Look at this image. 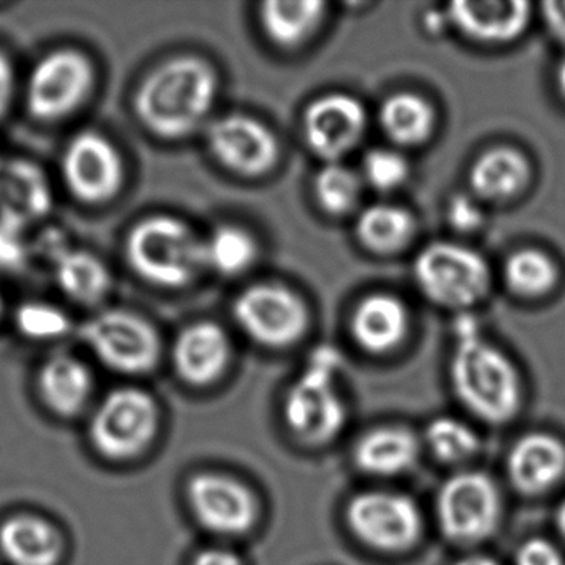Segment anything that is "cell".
Wrapping results in <instances>:
<instances>
[{
    "label": "cell",
    "instance_id": "1",
    "mask_svg": "<svg viewBox=\"0 0 565 565\" xmlns=\"http://www.w3.org/2000/svg\"><path fill=\"white\" fill-rule=\"evenodd\" d=\"M220 95V75L203 55L180 52L148 68L131 98L140 127L161 141L206 130Z\"/></svg>",
    "mask_w": 565,
    "mask_h": 565
},
{
    "label": "cell",
    "instance_id": "2",
    "mask_svg": "<svg viewBox=\"0 0 565 565\" xmlns=\"http://www.w3.org/2000/svg\"><path fill=\"white\" fill-rule=\"evenodd\" d=\"M124 256L131 273L157 289H188L207 270L204 237L177 214H148L131 224Z\"/></svg>",
    "mask_w": 565,
    "mask_h": 565
},
{
    "label": "cell",
    "instance_id": "3",
    "mask_svg": "<svg viewBox=\"0 0 565 565\" xmlns=\"http://www.w3.org/2000/svg\"><path fill=\"white\" fill-rule=\"evenodd\" d=\"M451 382L466 408L488 423H505L521 405V382L511 360L489 343L465 337L451 360Z\"/></svg>",
    "mask_w": 565,
    "mask_h": 565
},
{
    "label": "cell",
    "instance_id": "4",
    "mask_svg": "<svg viewBox=\"0 0 565 565\" xmlns=\"http://www.w3.org/2000/svg\"><path fill=\"white\" fill-rule=\"evenodd\" d=\"M97 65L77 47L45 52L29 71L24 84V107L32 120L61 124L77 115L94 97Z\"/></svg>",
    "mask_w": 565,
    "mask_h": 565
},
{
    "label": "cell",
    "instance_id": "5",
    "mask_svg": "<svg viewBox=\"0 0 565 565\" xmlns=\"http://www.w3.org/2000/svg\"><path fill=\"white\" fill-rule=\"evenodd\" d=\"M81 337L107 369L124 375L151 372L160 362V332L135 310L102 309L82 326Z\"/></svg>",
    "mask_w": 565,
    "mask_h": 565
},
{
    "label": "cell",
    "instance_id": "6",
    "mask_svg": "<svg viewBox=\"0 0 565 565\" xmlns=\"http://www.w3.org/2000/svg\"><path fill=\"white\" fill-rule=\"evenodd\" d=\"M413 274L423 296L448 309L476 306L491 286V273L481 254L445 241L422 249Z\"/></svg>",
    "mask_w": 565,
    "mask_h": 565
},
{
    "label": "cell",
    "instance_id": "7",
    "mask_svg": "<svg viewBox=\"0 0 565 565\" xmlns=\"http://www.w3.org/2000/svg\"><path fill=\"white\" fill-rule=\"evenodd\" d=\"M61 178L67 193L84 206L98 207L120 196L127 164L120 148L98 130H82L64 147Z\"/></svg>",
    "mask_w": 565,
    "mask_h": 565
},
{
    "label": "cell",
    "instance_id": "8",
    "mask_svg": "<svg viewBox=\"0 0 565 565\" xmlns=\"http://www.w3.org/2000/svg\"><path fill=\"white\" fill-rule=\"evenodd\" d=\"M158 428L153 396L140 388L114 390L92 422V441L102 455L127 459L147 448Z\"/></svg>",
    "mask_w": 565,
    "mask_h": 565
},
{
    "label": "cell",
    "instance_id": "9",
    "mask_svg": "<svg viewBox=\"0 0 565 565\" xmlns=\"http://www.w3.org/2000/svg\"><path fill=\"white\" fill-rule=\"evenodd\" d=\"M443 534L459 544L484 541L498 527L501 498L494 482L481 472H461L443 484L438 494Z\"/></svg>",
    "mask_w": 565,
    "mask_h": 565
},
{
    "label": "cell",
    "instance_id": "10",
    "mask_svg": "<svg viewBox=\"0 0 565 565\" xmlns=\"http://www.w3.org/2000/svg\"><path fill=\"white\" fill-rule=\"evenodd\" d=\"M237 326L264 347H287L306 333L309 312L303 300L287 287L256 284L233 303Z\"/></svg>",
    "mask_w": 565,
    "mask_h": 565
},
{
    "label": "cell",
    "instance_id": "11",
    "mask_svg": "<svg viewBox=\"0 0 565 565\" xmlns=\"http://www.w3.org/2000/svg\"><path fill=\"white\" fill-rule=\"evenodd\" d=\"M204 140L213 160L237 177H263L279 160V143L273 131L247 115L214 118L204 130Z\"/></svg>",
    "mask_w": 565,
    "mask_h": 565
},
{
    "label": "cell",
    "instance_id": "12",
    "mask_svg": "<svg viewBox=\"0 0 565 565\" xmlns=\"http://www.w3.org/2000/svg\"><path fill=\"white\" fill-rule=\"evenodd\" d=\"M347 522L360 541L380 551H403L422 534V514L415 502L396 492L356 495L347 508Z\"/></svg>",
    "mask_w": 565,
    "mask_h": 565
},
{
    "label": "cell",
    "instance_id": "13",
    "mask_svg": "<svg viewBox=\"0 0 565 565\" xmlns=\"http://www.w3.org/2000/svg\"><path fill=\"white\" fill-rule=\"evenodd\" d=\"M284 416L290 431L310 445L330 441L339 435L347 418L345 405L333 390L327 370H309L290 388Z\"/></svg>",
    "mask_w": 565,
    "mask_h": 565
},
{
    "label": "cell",
    "instance_id": "14",
    "mask_svg": "<svg viewBox=\"0 0 565 565\" xmlns=\"http://www.w3.org/2000/svg\"><path fill=\"white\" fill-rule=\"evenodd\" d=\"M365 108L352 95L329 94L317 98L303 114V137L317 157L339 163L365 137Z\"/></svg>",
    "mask_w": 565,
    "mask_h": 565
},
{
    "label": "cell",
    "instance_id": "15",
    "mask_svg": "<svg viewBox=\"0 0 565 565\" xmlns=\"http://www.w3.org/2000/svg\"><path fill=\"white\" fill-rule=\"evenodd\" d=\"M188 499L198 521L217 534H243L256 521L254 495L227 476H196L188 484Z\"/></svg>",
    "mask_w": 565,
    "mask_h": 565
},
{
    "label": "cell",
    "instance_id": "16",
    "mask_svg": "<svg viewBox=\"0 0 565 565\" xmlns=\"http://www.w3.org/2000/svg\"><path fill=\"white\" fill-rule=\"evenodd\" d=\"M174 370L194 386L216 382L231 360V340L220 323L196 320L178 332L171 345Z\"/></svg>",
    "mask_w": 565,
    "mask_h": 565
},
{
    "label": "cell",
    "instance_id": "17",
    "mask_svg": "<svg viewBox=\"0 0 565 565\" xmlns=\"http://www.w3.org/2000/svg\"><path fill=\"white\" fill-rule=\"evenodd\" d=\"M448 21L465 38L479 44H508L524 34L531 21V6L524 0H478L452 2Z\"/></svg>",
    "mask_w": 565,
    "mask_h": 565
},
{
    "label": "cell",
    "instance_id": "18",
    "mask_svg": "<svg viewBox=\"0 0 565 565\" xmlns=\"http://www.w3.org/2000/svg\"><path fill=\"white\" fill-rule=\"evenodd\" d=\"M52 207V191L44 171L29 160L0 164V221L21 230L41 220Z\"/></svg>",
    "mask_w": 565,
    "mask_h": 565
},
{
    "label": "cell",
    "instance_id": "19",
    "mask_svg": "<svg viewBox=\"0 0 565 565\" xmlns=\"http://www.w3.org/2000/svg\"><path fill=\"white\" fill-rule=\"evenodd\" d=\"M508 472L515 489L539 494L565 475V445L555 436L532 433L515 443L509 452Z\"/></svg>",
    "mask_w": 565,
    "mask_h": 565
},
{
    "label": "cell",
    "instance_id": "20",
    "mask_svg": "<svg viewBox=\"0 0 565 565\" xmlns=\"http://www.w3.org/2000/svg\"><path fill=\"white\" fill-rule=\"evenodd\" d=\"M352 335L363 350L386 353L405 340L409 313L398 297L373 294L365 297L353 310Z\"/></svg>",
    "mask_w": 565,
    "mask_h": 565
},
{
    "label": "cell",
    "instance_id": "21",
    "mask_svg": "<svg viewBox=\"0 0 565 565\" xmlns=\"http://www.w3.org/2000/svg\"><path fill=\"white\" fill-rule=\"evenodd\" d=\"M531 177V164L521 151L498 147L475 161L469 171V184L476 200L501 203L521 194Z\"/></svg>",
    "mask_w": 565,
    "mask_h": 565
},
{
    "label": "cell",
    "instance_id": "22",
    "mask_svg": "<svg viewBox=\"0 0 565 565\" xmlns=\"http://www.w3.org/2000/svg\"><path fill=\"white\" fill-rule=\"evenodd\" d=\"M54 277L62 294L78 306H100L114 289L110 267L92 250L67 247L54 260Z\"/></svg>",
    "mask_w": 565,
    "mask_h": 565
},
{
    "label": "cell",
    "instance_id": "23",
    "mask_svg": "<svg viewBox=\"0 0 565 565\" xmlns=\"http://www.w3.org/2000/svg\"><path fill=\"white\" fill-rule=\"evenodd\" d=\"M62 537L54 525L38 515H14L0 525V552L12 565H55Z\"/></svg>",
    "mask_w": 565,
    "mask_h": 565
},
{
    "label": "cell",
    "instance_id": "24",
    "mask_svg": "<svg viewBox=\"0 0 565 565\" xmlns=\"http://www.w3.org/2000/svg\"><path fill=\"white\" fill-rule=\"evenodd\" d=\"M38 382L49 408L61 415L81 412L94 388V376L87 363L71 353L49 356L39 370Z\"/></svg>",
    "mask_w": 565,
    "mask_h": 565
},
{
    "label": "cell",
    "instance_id": "25",
    "mask_svg": "<svg viewBox=\"0 0 565 565\" xmlns=\"http://www.w3.org/2000/svg\"><path fill=\"white\" fill-rule=\"evenodd\" d=\"M326 9L322 0H270L260 6V28L273 44L296 49L316 34Z\"/></svg>",
    "mask_w": 565,
    "mask_h": 565
},
{
    "label": "cell",
    "instance_id": "26",
    "mask_svg": "<svg viewBox=\"0 0 565 565\" xmlns=\"http://www.w3.org/2000/svg\"><path fill=\"white\" fill-rule=\"evenodd\" d=\"M416 456L418 443L405 428L373 429L355 448L356 466L370 475H398L412 468Z\"/></svg>",
    "mask_w": 565,
    "mask_h": 565
},
{
    "label": "cell",
    "instance_id": "27",
    "mask_svg": "<svg viewBox=\"0 0 565 565\" xmlns=\"http://www.w3.org/2000/svg\"><path fill=\"white\" fill-rule=\"evenodd\" d=\"M379 121L390 140L403 147H416L431 137L436 117L425 98L402 92L383 102Z\"/></svg>",
    "mask_w": 565,
    "mask_h": 565
},
{
    "label": "cell",
    "instance_id": "28",
    "mask_svg": "<svg viewBox=\"0 0 565 565\" xmlns=\"http://www.w3.org/2000/svg\"><path fill=\"white\" fill-rule=\"evenodd\" d=\"M415 230L413 214L395 204H373L356 220V237L376 254L398 253L408 246Z\"/></svg>",
    "mask_w": 565,
    "mask_h": 565
},
{
    "label": "cell",
    "instance_id": "29",
    "mask_svg": "<svg viewBox=\"0 0 565 565\" xmlns=\"http://www.w3.org/2000/svg\"><path fill=\"white\" fill-rule=\"evenodd\" d=\"M207 269L224 277L247 273L256 263L259 247L249 231L236 224H221L204 237Z\"/></svg>",
    "mask_w": 565,
    "mask_h": 565
},
{
    "label": "cell",
    "instance_id": "30",
    "mask_svg": "<svg viewBox=\"0 0 565 565\" xmlns=\"http://www.w3.org/2000/svg\"><path fill=\"white\" fill-rule=\"evenodd\" d=\"M504 280L515 296L537 299L557 286V264L539 249L515 250L505 260Z\"/></svg>",
    "mask_w": 565,
    "mask_h": 565
},
{
    "label": "cell",
    "instance_id": "31",
    "mask_svg": "<svg viewBox=\"0 0 565 565\" xmlns=\"http://www.w3.org/2000/svg\"><path fill=\"white\" fill-rule=\"evenodd\" d=\"M317 203L333 216H343L355 210L362 196V180L352 168L329 163L317 173L313 181Z\"/></svg>",
    "mask_w": 565,
    "mask_h": 565
},
{
    "label": "cell",
    "instance_id": "32",
    "mask_svg": "<svg viewBox=\"0 0 565 565\" xmlns=\"http://www.w3.org/2000/svg\"><path fill=\"white\" fill-rule=\"evenodd\" d=\"M14 326L25 339L49 342L71 332L72 317L47 300H25L15 307Z\"/></svg>",
    "mask_w": 565,
    "mask_h": 565
},
{
    "label": "cell",
    "instance_id": "33",
    "mask_svg": "<svg viewBox=\"0 0 565 565\" xmlns=\"http://www.w3.org/2000/svg\"><path fill=\"white\" fill-rule=\"evenodd\" d=\"M426 441L436 458L448 462L469 458L479 448V439L475 431L455 418H438L429 423Z\"/></svg>",
    "mask_w": 565,
    "mask_h": 565
},
{
    "label": "cell",
    "instance_id": "34",
    "mask_svg": "<svg viewBox=\"0 0 565 565\" xmlns=\"http://www.w3.org/2000/svg\"><path fill=\"white\" fill-rule=\"evenodd\" d=\"M409 177V164L402 153L386 148L369 151L363 158V180L373 190L390 193L398 190Z\"/></svg>",
    "mask_w": 565,
    "mask_h": 565
},
{
    "label": "cell",
    "instance_id": "35",
    "mask_svg": "<svg viewBox=\"0 0 565 565\" xmlns=\"http://www.w3.org/2000/svg\"><path fill=\"white\" fill-rule=\"evenodd\" d=\"M446 216H448L452 230L459 231V233L478 231L482 226V221H484V213H482L478 200L468 196V194L452 196L449 200Z\"/></svg>",
    "mask_w": 565,
    "mask_h": 565
},
{
    "label": "cell",
    "instance_id": "36",
    "mask_svg": "<svg viewBox=\"0 0 565 565\" xmlns=\"http://www.w3.org/2000/svg\"><path fill=\"white\" fill-rule=\"evenodd\" d=\"M19 231L0 221V269H18L25 263L28 247L19 237Z\"/></svg>",
    "mask_w": 565,
    "mask_h": 565
},
{
    "label": "cell",
    "instance_id": "37",
    "mask_svg": "<svg viewBox=\"0 0 565 565\" xmlns=\"http://www.w3.org/2000/svg\"><path fill=\"white\" fill-rule=\"evenodd\" d=\"M515 565H565L561 552L545 539L524 542L515 555Z\"/></svg>",
    "mask_w": 565,
    "mask_h": 565
},
{
    "label": "cell",
    "instance_id": "38",
    "mask_svg": "<svg viewBox=\"0 0 565 565\" xmlns=\"http://www.w3.org/2000/svg\"><path fill=\"white\" fill-rule=\"evenodd\" d=\"M18 95V74L14 62L0 49V121H4Z\"/></svg>",
    "mask_w": 565,
    "mask_h": 565
},
{
    "label": "cell",
    "instance_id": "39",
    "mask_svg": "<svg viewBox=\"0 0 565 565\" xmlns=\"http://www.w3.org/2000/svg\"><path fill=\"white\" fill-rule=\"evenodd\" d=\"M542 18L548 34L565 47V0L542 4Z\"/></svg>",
    "mask_w": 565,
    "mask_h": 565
},
{
    "label": "cell",
    "instance_id": "40",
    "mask_svg": "<svg viewBox=\"0 0 565 565\" xmlns=\"http://www.w3.org/2000/svg\"><path fill=\"white\" fill-rule=\"evenodd\" d=\"M193 565H243L241 558L224 548H207L194 558Z\"/></svg>",
    "mask_w": 565,
    "mask_h": 565
},
{
    "label": "cell",
    "instance_id": "41",
    "mask_svg": "<svg viewBox=\"0 0 565 565\" xmlns=\"http://www.w3.org/2000/svg\"><path fill=\"white\" fill-rule=\"evenodd\" d=\"M455 565H499L498 562L492 558L486 557V555H469V557L461 558L456 562Z\"/></svg>",
    "mask_w": 565,
    "mask_h": 565
},
{
    "label": "cell",
    "instance_id": "42",
    "mask_svg": "<svg viewBox=\"0 0 565 565\" xmlns=\"http://www.w3.org/2000/svg\"><path fill=\"white\" fill-rule=\"evenodd\" d=\"M555 85H557L558 94L565 100V58L558 64L557 71H555Z\"/></svg>",
    "mask_w": 565,
    "mask_h": 565
},
{
    "label": "cell",
    "instance_id": "43",
    "mask_svg": "<svg viewBox=\"0 0 565 565\" xmlns=\"http://www.w3.org/2000/svg\"><path fill=\"white\" fill-rule=\"evenodd\" d=\"M555 524H557L562 537L565 539V501H562V504L558 505L557 514H555Z\"/></svg>",
    "mask_w": 565,
    "mask_h": 565
},
{
    "label": "cell",
    "instance_id": "44",
    "mask_svg": "<svg viewBox=\"0 0 565 565\" xmlns=\"http://www.w3.org/2000/svg\"><path fill=\"white\" fill-rule=\"evenodd\" d=\"M0 306H2V302H0Z\"/></svg>",
    "mask_w": 565,
    "mask_h": 565
}]
</instances>
